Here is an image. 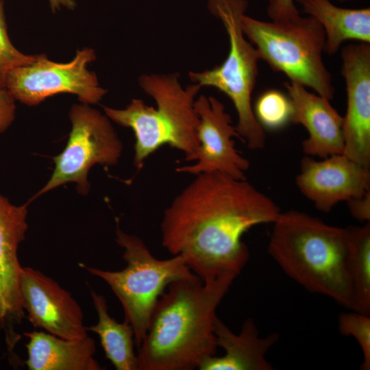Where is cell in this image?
Segmentation results:
<instances>
[{
	"instance_id": "1",
	"label": "cell",
	"mask_w": 370,
	"mask_h": 370,
	"mask_svg": "<svg viewBox=\"0 0 370 370\" xmlns=\"http://www.w3.org/2000/svg\"><path fill=\"white\" fill-rule=\"evenodd\" d=\"M278 205L246 180L204 173L177 195L164 210L162 246L181 255L203 282L240 274L249 253L242 241L254 226L273 223Z\"/></svg>"
},
{
	"instance_id": "2",
	"label": "cell",
	"mask_w": 370,
	"mask_h": 370,
	"mask_svg": "<svg viewBox=\"0 0 370 370\" xmlns=\"http://www.w3.org/2000/svg\"><path fill=\"white\" fill-rule=\"evenodd\" d=\"M236 278L198 276L171 283L158 300L138 347V370H192L217 351L216 310Z\"/></svg>"
},
{
	"instance_id": "3",
	"label": "cell",
	"mask_w": 370,
	"mask_h": 370,
	"mask_svg": "<svg viewBox=\"0 0 370 370\" xmlns=\"http://www.w3.org/2000/svg\"><path fill=\"white\" fill-rule=\"evenodd\" d=\"M273 225L268 253L282 271L306 291L350 309L348 227L293 210L281 212Z\"/></svg>"
},
{
	"instance_id": "4",
	"label": "cell",
	"mask_w": 370,
	"mask_h": 370,
	"mask_svg": "<svg viewBox=\"0 0 370 370\" xmlns=\"http://www.w3.org/2000/svg\"><path fill=\"white\" fill-rule=\"evenodd\" d=\"M178 77L177 73L145 74L139 77L140 86L154 99L156 108L138 99H132L124 109L103 107L110 119L133 131L137 171L164 145L182 151L186 161H191L198 149L199 119L194 102L201 86L194 83L183 88Z\"/></svg>"
},
{
	"instance_id": "5",
	"label": "cell",
	"mask_w": 370,
	"mask_h": 370,
	"mask_svg": "<svg viewBox=\"0 0 370 370\" xmlns=\"http://www.w3.org/2000/svg\"><path fill=\"white\" fill-rule=\"evenodd\" d=\"M242 29L260 59L274 71L329 100L333 99L332 76L323 60L325 35L317 20L299 16L267 22L244 14Z\"/></svg>"
},
{
	"instance_id": "6",
	"label": "cell",
	"mask_w": 370,
	"mask_h": 370,
	"mask_svg": "<svg viewBox=\"0 0 370 370\" xmlns=\"http://www.w3.org/2000/svg\"><path fill=\"white\" fill-rule=\"evenodd\" d=\"M116 241L123 249L126 267L111 271L80 264L90 274L105 281L119 300L126 322L134 330L138 348L143 341L153 310L167 286L195 274L181 255L159 260L139 237L122 231L116 220Z\"/></svg>"
},
{
	"instance_id": "7",
	"label": "cell",
	"mask_w": 370,
	"mask_h": 370,
	"mask_svg": "<svg viewBox=\"0 0 370 370\" xmlns=\"http://www.w3.org/2000/svg\"><path fill=\"white\" fill-rule=\"evenodd\" d=\"M247 7V0H208V9L227 32L229 51L221 64L201 72L190 71L188 77L193 83L214 87L231 99L238 115L235 127L241 140L248 148L260 149L265 145L266 134L251 105L260 59L242 29V17Z\"/></svg>"
},
{
	"instance_id": "8",
	"label": "cell",
	"mask_w": 370,
	"mask_h": 370,
	"mask_svg": "<svg viewBox=\"0 0 370 370\" xmlns=\"http://www.w3.org/2000/svg\"><path fill=\"white\" fill-rule=\"evenodd\" d=\"M71 131L64 150L53 158L55 168L47 182L32 200L68 182H75L82 195L90 189L87 175L95 164L118 163L122 144L110 119L88 104L74 105L70 112Z\"/></svg>"
},
{
	"instance_id": "9",
	"label": "cell",
	"mask_w": 370,
	"mask_h": 370,
	"mask_svg": "<svg viewBox=\"0 0 370 370\" xmlns=\"http://www.w3.org/2000/svg\"><path fill=\"white\" fill-rule=\"evenodd\" d=\"M95 59L94 50L88 47L78 51L67 63L55 62L45 55H37L32 63L8 73L5 88L15 100L28 106L62 92L76 95L84 104H95L107 92L100 86L96 75L87 69Z\"/></svg>"
},
{
	"instance_id": "10",
	"label": "cell",
	"mask_w": 370,
	"mask_h": 370,
	"mask_svg": "<svg viewBox=\"0 0 370 370\" xmlns=\"http://www.w3.org/2000/svg\"><path fill=\"white\" fill-rule=\"evenodd\" d=\"M199 116V147L192 160L197 163L178 167V173L198 175L219 172L246 180L249 162L235 147L234 138H241L224 105L217 98L204 95L194 102Z\"/></svg>"
},
{
	"instance_id": "11",
	"label": "cell",
	"mask_w": 370,
	"mask_h": 370,
	"mask_svg": "<svg viewBox=\"0 0 370 370\" xmlns=\"http://www.w3.org/2000/svg\"><path fill=\"white\" fill-rule=\"evenodd\" d=\"M19 288L26 318L35 328L70 340L88 336L80 306L52 278L32 267H22Z\"/></svg>"
},
{
	"instance_id": "12",
	"label": "cell",
	"mask_w": 370,
	"mask_h": 370,
	"mask_svg": "<svg viewBox=\"0 0 370 370\" xmlns=\"http://www.w3.org/2000/svg\"><path fill=\"white\" fill-rule=\"evenodd\" d=\"M347 110L343 117V155L370 168V43L350 44L341 50Z\"/></svg>"
},
{
	"instance_id": "13",
	"label": "cell",
	"mask_w": 370,
	"mask_h": 370,
	"mask_svg": "<svg viewBox=\"0 0 370 370\" xmlns=\"http://www.w3.org/2000/svg\"><path fill=\"white\" fill-rule=\"evenodd\" d=\"M296 184L319 210L327 213L339 202L370 192V171L343 154L323 160L306 156L301 159Z\"/></svg>"
},
{
	"instance_id": "14",
	"label": "cell",
	"mask_w": 370,
	"mask_h": 370,
	"mask_svg": "<svg viewBox=\"0 0 370 370\" xmlns=\"http://www.w3.org/2000/svg\"><path fill=\"white\" fill-rule=\"evenodd\" d=\"M28 204L15 206L0 194V330H5L8 345L19 336L13 325L25 317L19 288L22 269L18 249L25 239Z\"/></svg>"
},
{
	"instance_id": "15",
	"label": "cell",
	"mask_w": 370,
	"mask_h": 370,
	"mask_svg": "<svg viewBox=\"0 0 370 370\" xmlns=\"http://www.w3.org/2000/svg\"><path fill=\"white\" fill-rule=\"evenodd\" d=\"M284 87L293 106L291 122L302 125L308 133L302 142L304 153L322 158L343 154V117L333 108L330 100L290 81L284 83Z\"/></svg>"
},
{
	"instance_id": "16",
	"label": "cell",
	"mask_w": 370,
	"mask_h": 370,
	"mask_svg": "<svg viewBox=\"0 0 370 370\" xmlns=\"http://www.w3.org/2000/svg\"><path fill=\"white\" fill-rule=\"evenodd\" d=\"M217 346L224 350L222 356H210L200 363V370H271L266 358L268 351L278 342L279 334L261 337L251 318L243 323L241 332L234 334L219 317L214 321Z\"/></svg>"
},
{
	"instance_id": "17",
	"label": "cell",
	"mask_w": 370,
	"mask_h": 370,
	"mask_svg": "<svg viewBox=\"0 0 370 370\" xmlns=\"http://www.w3.org/2000/svg\"><path fill=\"white\" fill-rule=\"evenodd\" d=\"M29 370H100L101 367L93 358L95 342L88 336L70 340L48 332H25Z\"/></svg>"
},
{
	"instance_id": "18",
	"label": "cell",
	"mask_w": 370,
	"mask_h": 370,
	"mask_svg": "<svg viewBox=\"0 0 370 370\" xmlns=\"http://www.w3.org/2000/svg\"><path fill=\"white\" fill-rule=\"evenodd\" d=\"M322 27L325 35L324 52L336 53L343 42L357 40L370 43V8L351 9L329 0H293Z\"/></svg>"
},
{
	"instance_id": "19",
	"label": "cell",
	"mask_w": 370,
	"mask_h": 370,
	"mask_svg": "<svg viewBox=\"0 0 370 370\" xmlns=\"http://www.w3.org/2000/svg\"><path fill=\"white\" fill-rule=\"evenodd\" d=\"M98 315L97 325L86 328L96 333L108 358L117 370H138L137 354L134 353V334L132 325L124 321H116L108 312L105 297L90 291Z\"/></svg>"
},
{
	"instance_id": "20",
	"label": "cell",
	"mask_w": 370,
	"mask_h": 370,
	"mask_svg": "<svg viewBox=\"0 0 370 370\" xmlns=\"http://www.w3.org/2000/svg\"><path fill=\"white\" fill-rule=\"evenodd\" d=\"M349 267L352 285L350 309L370 315V224L348 227Z\"/></svg>"
},
{
	"instance_id": "21",
	"label": "cell",
	"mask_w": 370,
	"mask_h": 370,
	"mask_svg": "<svg viewBox=\"0 0 370 370\" xmlns=\"http://www.w3.org/2000/svg\"><path fill=\"white\" fill-rule=\"evenodd\" d=\"M254 112L263 128L278 130L291 123L293 106L288 96L278 90H268L258 98Z\"/></svg>"
},
{
	"instance_id": "22",
	"label": "cell",
	"mask_w": 370,
	"mask_h": 370,
	"mask_svg": "<svg viewBox=\"0 0 370 370\" xmlns=\"http://www.w3.org/2000/svg\"><path fill=\"white\" fill-rule=\"evenodd\" d=\"M338 327L343 336L356 339L362 352V370L370 369V317L357 312L341 313L338 319Z\"/></svg>"
},
{
	"instance_id": "23",
	"label": "cell",
	"mask_w": 370,
	"mask_h": 370,
	"mask_svg": "<svg viewBox=\"0 0 370 370\" xmlns=\"http://www.w3.org/2000/svg\"><path fill=\"white\" fill-rule=\"evenodd\" d=\"M36 57L22 53L11 43L7 32L3 1L0 0V86L5 88V77L10 70L32 63Z\"/></svg>"
},
{
	"instance_id": "24",
	"label": "cell",
	"mask_w": 370,
	"mask_h": 370,
	"mask_svg": "<svg viewBox=\"0 0 370 370\" xmlns=\"http://www.w3.org/2000/svg\"><path fill=\"white\" fill-rule=\"evenodd\" d=\"M267 14L273 21L292 20L300 16L293 0H269Z\"/></svg>"
},
{
	"instance_id": "25",
	"label": "cell",
	"mask_w": 370,
	"mask_h": 370,
	"mask_svg": "<svg viewBox=\"0 0 370 370\" xmlns=\"http://www.w3.org/2000/svg\"><path fill=\"white\" fill-rule=\"evenodd\" d=\"M14 101L10 92L0 86V133L6 130L14 119Z\"/></svg>"
},
{
	"instance_id": "26",
	"label": "cell",
	"mask_w": 370,
	"mask_h": 370,
	"mask_svg": "<svg viewBox=\"0 0 370 370\" xmlns=\"http://www.w3.org/2000/svg\"><path fill=\"white\" fill-rule=\"evenodd\" d=\"M350 214L360 221L369 222L370 220V192L365 195L347 201Z\"/></svg>"
},
{
	"instance_id": "27",
	"label": "cell",
	"mask_w": 370,
	"mask_h": 370,
	"mask_svg": "<svg viewBox=\"0 0 370 370\" xmlns=\"http://www.w3.org/2000/svg\"><path fill=\"white\" fill-rule=\"evenodd\" d=\"M53 10L59 9L61 6L73 9L75 6V0H49Z\"/></svg>"
},
{
	"instance_id": "28",
	"label": "cell",
	"mask_w": 370,
	"mask_h": 370,
	"mask_svg": "<svg viewBox=\"0 0 370 370\" xmlns=\"http://www.w3.org/2000/svg\"><path fill=\"white\" fill-rule=\"evenodd\" d=\"M341 1H350V0H339Z\"/></svg>"
}]
</instances>
